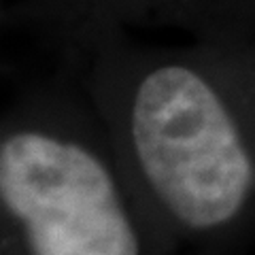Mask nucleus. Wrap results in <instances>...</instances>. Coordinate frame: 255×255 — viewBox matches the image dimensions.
<instances>
[{"label": "nucleus", "mask_w": 255, "mask_h": 255, "mask_svg": "<svg viewBox=\"0 0 255 255\" xmlns=\"http://www.w3.org/2000/svg\"><path fill=\"white\" fill-rule=\"evenodd\" d=\"M132 136L149 183L183 223L213 228L243 206L249 155L226 107L196 73H151L134 100Z\"/></svg>", "instance_id": "nucleus-1"}, {"label": "nucleus", "mask_w": 255, "mask_h": 255, "mask_svg": "<svg viewBox=\"0 0 255 255\" xmlns=\"http://www.w3.org/2000/svg\"><path fill=\"white\" fill-rule=\"evenodd\" d=\"M0 196L32 255H138L109 172L77 145L34 132L4 140Z\"/></svg>", "instance_id": "nucleus-2"}]
</instances>
